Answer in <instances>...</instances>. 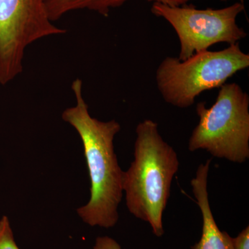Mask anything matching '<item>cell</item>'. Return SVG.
Returning a JSON list of instances; mask_svg holds the SVG:
<instances>
[{"label": "cell", "instance_id": "obj_8", "mask_svg": "<svg viewBox=\"0 0 249 249\" xmlns=\"http://www.w3.org/2000/svg\"><path fill=\"white\" fill-rule=\"evenodd\" d=\"M48 17L52 22L65 14L87 9L107 17L111 10L119 7L128 0H43Z\"/></svg>", "mask_w": 249, "mask_h": 249}, {"label": "cell", "instance_id": "obj_2", "mask_svg": "<svg viewBox=\"0 0 249 249\" xmlns=\"http://www.w3.org/2000/svg\"><path fill=\"white\" fill-rule=\"evenodd\" d=\"M136 134L134 160L123 177L126 205L132 215L150 224L154 235L161 237L163 213L179 160L155 121L145 119L139 123Z\"/></svg>", "mask_w": 249, "mask_h": 249}, {"label": "cell", "instance_id": "obj_10", "mask_svg": "<svg viewBox=\"0 0 249 249\" xmlns=\"http://www.w3.org/2000/svg\"><path fill=\"white\" fill-rule=\"evenodd\" d=\"M232 244L235 249H249V227L239 233L236 237H232Z\"/></svg>", "mask_w": 249, "mask_h": 249}, {"label": "cell", "instance_id": "obj_6", "mask_svg": "<svg viewBox=\"0 0 249 249\" xmlns=\"http://www.w3.org/2000/svg\"><path fill=\"white\" fill-rule=\"evenodd\" d=\"M66 32L50 20L43 0H0V85L22 73L29 46Z\"/></svg>", "mask_w": 249, "mask_h": 249}, {"label": "cell", "instance_id": "obj_7", "mask_svg": "<svg viewBox=\"0 0 249 249\" xmlns=\"http://www.w3.org/2000/svg\"><path fill=\"white\" fill-rule=\"evenodd\" d=\"M211 163V160L209 159L206 163L199 165L196 176L191 180L193 195L202 216L200 240L191 249H235L232 237L219 229L210 206L208 178Z\"/></svg>", "mask_w": 249, "mask_h": 249}, {"label": "cell", "instance_id": "obj_5", "mask_svg": "<svg viewBox=\"0 0 249 249\" xmlns=\"http://www.w3.org/2000/svg\"><path fill=\"white\" fill-rule=\"evenodd\" d=\"M244 3L222 9H199L192 5L169 6L153 3L152 14L163 18L176 31L180 43L178 59L185 60L220 42L229 45L245 38L247 32L237 24Z\"/></svg>", "mask_w": 249, "mask_h": 249}, {"label": "cell", "instance_id": "obj_11", "mask_svg": "<svg viewBox=\"0 0 249 249\" xmlns=\"http://www.w3.org/2000/svg\"><path fill=\"white\" fill-rule=\"evenodd\" d=\"M93 249H122L121 246L116 241L111 237H97L93 246Z\"/></svg>", "mask_w": 249, "mask_h": 249}, {"label": "cell", "instance_id": "obj_3", "mask_svg": "<svg viewBox=\"0 0 249 249\" xmlns=\"http://www.w3.org/2000/svg\"><path fill=\"white\" fill-rule=\"evenodd\" d=\"M249 67V55L237 42L221 51L197 52L185 60L167 57L156 71V83L165 102L187 108L201 93L221 88Z\"/></svg>", "mask_w": 249, "mask_h": 249}, {"label": "cell", "instance_id": "obj_12", "mask_svg": "<svg viewBox=\"0 0 249 249\" xmlns=\"http://www.w3.org/2000/svg\"><path fill=\"white\" fill-rule=\"evenodd\" d=\"M153 3H160V4L166 5L169 6H181L186 4L191 0H147ZM222 1H230V0H222ZM240 2L244 3V0H240Z\"/></svg>", "mask_w": 249, "mask_h": 249}, {"label": "cell", "instance_id": "obj_4", "mask_svg": "<svg viewBox=\"0 0 249 249\" xmlns=\"http://www.w3.org/2000/svg\"><path fill=\"white\" fill-rule=\"evenodd\" d=\"M196 112L199 121L190 137L189 151L206 150L233 163L249 160V96L240 85H223L215 103L209 108L197 103Z\"/></svg>", "mask_w": 249, "mask_h": 249}, {"label": "cell", "instance_id": "obj_1", "mask_svg": "<svg viewBox=\"0 0 249 249\" xmlns=\"http://www.w3.org/2000/svg\"><path fill=\"white\" fill-rule=\"evenodd\" d=\"M71 89L76 105L62 112V119L79 134L91 183L89 202L78 209L83 222L91 227L110 229L119 221L123 197V177L114 152V140L121 130L115 120L101 121L90 115L83 96V82L73 80Z\"/></svg>", "mask_w": 249, "mask_h": 249}, {"label": "cell", "instance_id": "obj_9", "mask_svg": "<svg viewBox=\"0 0 249 249\" xmlns=\"http://www.w3.org/2000/svg\"><path fill=\"white\" fill-rule=\"evenodd\" d=\"M0 249H19L6 216H3L0 219Z\"/></svg>", "mask_w": 249, "mask_h": 249}]
</instances>
